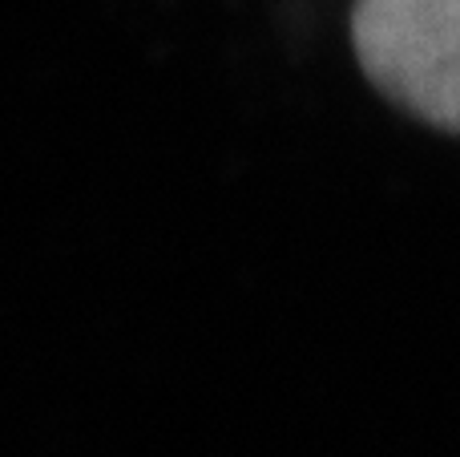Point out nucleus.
<instances>
[{
  "label": "nucleus",
  "instance_id": "nucleus-1",
  "mask_svg": "<svg viewBox=\"0 0 460 457\" xmlns=\"http://www.w3.org/2000/svg\"><path fill=\"white\" fill-rule=\"evenodd\" d=\"M351 40L384 97L460 134V0H356Z\"/></svg>",
  "mask_w": 460,
  "mask_h": 457
}]
</instances>
